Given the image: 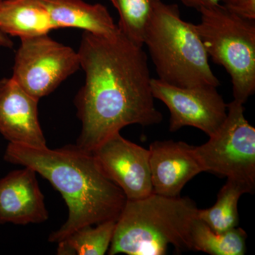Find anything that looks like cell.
Returning <instances> with one entry per match:
<instances>
[{
  "mask_svg": "<svg viewBox=\"0 0 255 255\" xmlns=\"http://www.w3.org/2000/svg\"><path fill=\"white\" fill-rule=\"evenodd\" d=\"M78 53L85 80L75 98L82 123L77 145L92 152L127 126L162 122L142 47L120 31L112 36L84 31Z\"/></svg>",
  "mask_w": 255,
  "mask_h": 255,
  "instance_id": "obj_1",
  "label": "cell"
},
{
  "mask_svg": "<svg viewBox=\"0 0 255 255\" xmlns=\"http://www.w3.org/2000/svg\"><path fill=\"white\" fill-rule=\"evenodd\" d=\"M5 161L33 169L59 191L68 209L66 222L50 235L58 243L87 226L118 220L127 199L104 173L92 152L78 145L58 149L9 143Z\"/></svg>",
  "mask_w": 255,
  "mask_h": 255,
  "instance_id": "obj_2",
  "label": "cell"
},
{
  "mask_svg": "<svg viewBox=\"0 0 255 255\" xmlns=\"http://www.w3.org/2000/svg\"><path fill=\"white\" fill-rule=\"evenodd\" d=\"M199 209L189 198L151 194L127 200L116 223L109 255H164L169 246L193 251L191 226Z\"/></svg>",
  "mask_w": 255,
  "mask_h": 255,
  "instance_id": "obj_3",
  "label": "cell"
},
{
  "mask_svg": "<svg viewBox=\"0 0 255 255\" xmlns=\"http://www.w3.org/2000/svg\"><path fill=\"white\" fill-rule=\"evenodd\" d=\"M144 45L162 81L180 87L219 86L194 23L182 19L177 4L156 1Z\"/></svg>",
  "mask_w": 255,
  "mask_h": 255,
  "instance_id": "obj_4",
  "label": "cell"
},
{
  "mask_svg": "<svg viewBox=\"0 0 255 255\" xmlns=\"http://www.w3.org/2000/svg\"><path fill=\"white\" fill-rule=\"evenodd\" d=\"M199 11L196 31L209 58L231 76L234 100L244 105L255 92V20L221 4Z\"/></svg>",
  "mask_w": 255,
  "mask_h": 255,
  "instance_id": "obj_5",
  "label": "cell"
},
{
  "mask_svg": "<svg viewBox=\"0 0 255 255\" xmlns=\"http://www.w3.org/2000/svg\"><path fill=\"white\" fill-rule=\"evenodd\" d=\"M226 120L209 141L194 146L204 172L255 187V128L244 115L243 104L227 105Z\"/></svg>",
  "mask_w": 255,
  "mask_h": 255,
  "instance_id": "obj_6",
  "label": "cell"
},
{
  "mask_svg": "<svg viewBox=\"0 0 255 255\" xmlns=\"http://www.w3.org/2000/svg\"><path fill=\"white\" fill-rule=\"evenodd\" d=\"M11 78L40 100L54 91L80 68L78 52L48 34L21 38Z\"/></svg>",
  "mask_w": 255,
  "mask_h": 255,
  "instance_id": "obj_7",
  "label": "cell"
},
{
  "mask_svg": "<svg viewBox=\"0 0 255 255\" xmlns=\"http://www.w3.org/2000/svg\"><path fill=\"white\" fill-rule=\"evenodd\" d=\"M151 89L154 98L163 102L169 109L171 132L191 127L212 136L227 117V105L217 87H180L152 78Z\"/></svg>",
  "mask_w": 255,
  "mask_h": 255,
  "instance_id": "obj_8",
  "label": "cell"
},
{
  "mask_svg": "<svg viewBox=\"0 0 255 255\" xmlns=\"http://www.w3.org/2000/svg\"><path fill=\"white\" fill-rule=\"evenodd\" d=\"M92 152L104 173L122 189L127 200H138L152 194L149 150L117 132Z\"/></svg>",
  "mask_w": 255,
  "mask_h": 255,
  "instance_id": "obj_9",
  "label": "cell"
},
{
  "mask_svg": "<svg viewBox=\"0 0 255 255\" xmlns=\"http://www.w3.org/2000/svg\"><path fill=\"white\" fill-rule=\"evenodd\" d=\"M38 101L12 78L0 80V133L9 143L47 147L38 120Z\"/></svg>",
  "mask_w": 255,
  "mask_h": 255,
  "instance_id": "obj_10",
  "label": "cell"
},
{
  "mask_svg": "<svg viewBox=\"0 0 255 255\" xmlns=\"http://www.w3.org/2000/svg\"><path fill=\"white\" fill-rule=\"evenodd\" d=\"M148 150L154 194L177 197L189 181L204 172L194 146L186 142L155 141Z\"/></svg>",
  "mask_w": 255,
  "mask_h": 255,
  "instance_id": "obj_11",
  "label": "cell"
},
{
  "mask_svg": "<svg viewBox=\"0 0 255 255\" xmlns=\"http://www.w3.org/2000/svg\"><path fill=\"white\" fill-rule=\"evenodd\" d=\"M36 174L23 167L0 179V224H38L48 219Z\"/></svg>",
  "mask_w": 255,
  "mask_h": 255,
  "instance_id": "obj_12",
  "label": "cell"
},
{
  "mask_svg": "<svg viewBox=\"0 0 255 255\" xmlns=\"http://www.w3.org/2000/svg\"><path fill=\"white\" fill-rule=\"evenodd\" d=\"M49 13L53 30L77 28L94 34L112 36L119 33L108 9L83 0H42Z\"/></svg>",
  "mask_w": 255,
  "mask_h": 255,
  "instance_id": "obj_13",
  "label": "cell"
},
{
  "mask_svg": "<svg viewBox=\"0 0 255 255\" xmlns=\"http://www.w3.org/2000/svg\"><path fill=\"white\" fill-rule=\"evenodd\" d=\"M0 30L21 39L48 34L53 27L42 0H0Z\"/></svg>",
  "mask_w": 255,
  "mask_h": 255,
  "instance_id": "obj_14",
  "label": "cell"
},
{
  "mask_svg": "<svg viewBox=\"0 0 255 255\" xmlns=\"http://www.w3.org/2000/svg\"><path fill=\"white\" fill-rule=\"evenodd\" d=\"M245 183L227 179L218 194L216 204L207 209H199L197 218L216 233L238 227L239 223L238 201L243 194L254 192Z\"/></svg>",
  "mask_w": 255,
  "mask_h": 255,
  "instance_id": "obj_15",
  "label": "cell"
},
{
  "mask_svg": "<svg viewBox=\"0 0 255 255\" xmlns=\"http://www.w3.org/2000/svg\"><path fill=\"white\" fill-rule=\"evenodd\" d=\"M193 251L211 255H243L248 236L243 228L236 227L216 233L196 218L191 226Z\"/></svg>",
  "mask_w": 255,
  "mask_h": 255,
  "instance_id": "obj_16",
  "label": "cell"
},
{
  "mask_svg": "<svg viewBox=\"0 0 255 255\" xmlns=\"http://www.w3.org/2000/svg\"><path fill=\"white\" fill-rule=\"evenodd\" d=\"M115 221L87 226L74 231L58 243L59 255H104L110 249L115 231Z\"/></svg>",
  "mask_w": 255,
  "mask_h": 255,
  "instance_id": "obj_17",
  "label": "cell"
},
{
  "mask_svg": "<svg viewBox=\"0 0 255 255\" xmlns=\"http://www.w3.org/2000/svg\"><path fill=\"white\" fill-rule=\"evenodd\" d=\"M119 14V31L138 46L143 47L146 28L157 0H110Z\"/></svg>",
  "mask_w": 255,
  "mask_h": 255,
  "instance_id": "obj_18",
  "label": "cell"
},
{
  "mask_svg": "<svg viewBox=\"0 0 255 255\" xmlns=\"http://www.w3.org/2000/svg\"><path fill=\"white\" fill-rule=\"evenodd\" d=\"M225 6L241 17L255 20V0H244L234 6Z\"/></svg>",
  "mask_w": 255,
  "mask_h": 255,
  "instance_id": "obj_19",
  "label": "cell"
},
{
  "mask_svg": "<svg viewBox=\"0 0 255 255\" xmlns=\"http://www.w3.org/2000/svg\"><path fill=\"white\" fill-rule=\"evenodd\" d=\"M183 4L198 11L204 8H210L220 4L221 0H179Z\"/></svg>",
  "mask_w": 255,
  "mask_h": 255,
  "instance_id": "obj_20",
  "label": "cell"
},
{
  "mask_svg": "<svg viewBox=\"0 0 255 255\" xmlns=\"http://www.w3.org/2000/svg\"><path fill=\"white\" fill-rule=\"evenodd\" d=\"M14 46L12 41L8 37L7 35L5 34L0 30V47H4V48H12Z\"/></svg>",
  "mask_w": 255,
  "mask_h": 255,
  "instance_id": "obj_21",
  "label": "cell"
},
{
  "mask_svg": "<svg viewBox=\"0 0 255 255\" xmlns=\"http://www.w3.org/2000/svg\"><path fill=\"white\" fill-rule=\"evenodd\" d=\"M243 1L244 0H221V1H223V5L226 6H234Z\"/></svg>",
  "mask_w": 255,
  "mask_h": 255,
  "instance_id": "obj_22",
  "label": "cell"
}]
</instances>
